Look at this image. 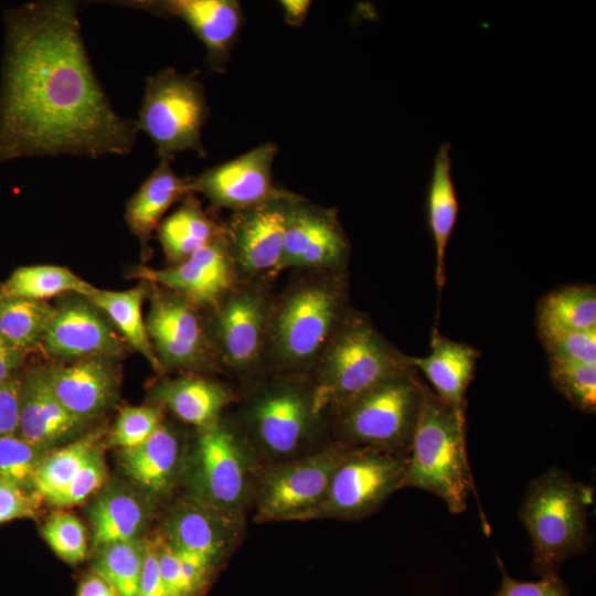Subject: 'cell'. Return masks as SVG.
<instances>
[{"instance_id": "obj_43", "label": "cell", "mask_w": 596, "mask_h": 596, "mask_svg": "<svg viewBox=\"0 0 596 596\" xmlns=\"http://www.w3.org/2000/svg\"><path fill=\"white\" fill-rule=\"evenodd\" d=\"M502 581L499 590L492 596H570L567 585L558 575L541 577L536 582L518 581L511 577L502 561L496 556Z\"/></svg>"}, {"instance_id": "obj_35", "label": "cell", "mask_w": 596, "mask_h": 596, "mask_svg": "<svg viewBox=\"0 0 596 596\" xmlns=\"http://www.w3.org/2000/svg\"><path fill=\"white\" fill-rule=\"evenodd\" d=\"M97 552L93 572L110 583L118 596H138L145 541L136 539L116 542Z\"/></svg>"}, {"instance_id": "obj_28", "label": "cell", "mask_w": 596, "mask_h": 596, "mask_svg": "<svg viewBox=\"0 0 596 596\" xmlns=\"http://www.w3.org/2000/svg\"><path fill=\"white\" fill-rule=\"evenodd\" d=\"M148 514L146 504L134 492L119 487L108 488L88 509L94 550L139 539Z\"/></svg>"}, {"instance_id": "obj_21", "label": "cell", "mask_w": 596, "mask_h": 596, "mask_svg": "<svg viewBox=\"0 0 596 596\" xmlns=\"http://www.w3.org/2000/svg\"><path fill=\"white\" fill-rule=\"evenodd\" d=\"M45 373L61 404L83 423L103 414L117 396L119 375L111 359H83L45 368Z\"/></svg>"}, {"instance_id": "obj_8", "label": "cell", "mask_w": 596, "mask_h": 596, "mask_svg": "<svg viewBox=\"0 0 596 596\" xmlns=\"http://www.w3.org/2000/svg\"><path fill=\"white\" fill-rule=\"evenodd\" d=\"M242 416L255 444L275 457L297 454L315 436L321 417L315 407L312 382L292 373H280L260 384Z\"/></svg>"}, {"instance_id": "obj_34", "label": "cell", "mask_w": 596, "mask_h": 596, "mask_svg": "<svg viewBox=\"0 0 596 596\" xmlns=\"http://www.w3.org/2000/svg\"><path fill=\"white\" fill-rule=\"evenodd\" d=\"M102 434L103 430L86 434L57 450L45 454L35 472L34 491L46 500L62 490L98 446Z\"/></svg>"}, {"instance_id": "obj_6", "label": "cell", "mask_w": 596, "mask_h": 596, "mask_svg": "<svg viewBox=\"0 0 596 596\" xmlns=\"http://www.w3.org/2000/svg\"><path fill=\"white\" fill-rule=\"evenodd\" d=\"M426 391L413 369L334 409L341 443L408 455Z\"/></svg>"}, {"instance_id": "obj_48", "label": "cell", "mask_w": 596, "mask_h": 596, "mask_svg": "<svg viewBox=\"0 0 596 596\" xmlns=\"http://www.w3.org/2000/svg\"><path fill=\"white\" fill-rule=\"evenodd\" d=\"M75 596H118V593L105 578L92 572L81 579Z\"/></svg>"}, {"instance_id": "obj_16", "label": "cell", "mask_w": 596, "mask_h": 596, "mask_svg": "<svg viewBox=\"0 0 596 596\" xmlns=\"http://www.w3.org/2000/svg\"><path fill=\"white\" fill-rule=\"evenodd\" d=\"M109 4L141 10L184 22L206 50V65L224 74L244 24V11L235 0H121Z\"/></svg>"}, {"instance_id": "obj_49", "label": "cell", "mask_w": 596, "mask_h": 596, "mask_svg": "<svg viewBox=\"0 0 596 596\" xmlns=\"http://www.w3.org/2000/svg\"><path fill=\"white\" fill-rule=\"evenodd\" d=\"M279 4L284 12L285 21L292 26H300L307 19L311 1L308 0H281Z\"/></svg>"}, {"instance_id": "obj_30", "label": "cell", "mask_w": 596, "mask_h": 596, "mask_svg": "<svg viewBox=\"0 0 596 596\" xmlns=\"http://www.w3.org/2000/svg\"><path fill=\"white\" fill-rule=\"evenodd\" d=\"M148 284L141 283L127 290H100L95 288L85 297L95 308L106 313L120 337L139 352L157 372H163L149 340L142 304L148 295Z\"/></svg>"}, {"instance_id": "obj_5", "label": "cell", "mask_w": 596, "mask_h": 596, "mask_svg": "<svg viewBox=\"0 0 596 596\" xmlns=\"http://www.w3.org/2000/svg\"><path fill=\"white\" fill-rule=\"evenodd\" d=\"M428 491L462 513L475 483L466 449V419L427 387L412 438L403 488Z\"/></svg>"}, {"instance_id": "obj_24", "label": "cell", "mask_w": 596, "mask_h": 596, "mask_svg": "<svg viewBox=\"0 0 596 596\" xmlns=\"http://www.w3.org/2000/svg\"><path fill=\"white\" fill-rule=\"evenodd\" d=\"M152 398L157 405L168 408L182 422L201 428L219 421L235 395L220 382L183 376L159 383L153 389Z\"/></svg>"}, {"instance_id": "obj_46", "label": "cell", "mask_w": 596, "mask_h": 596, "mask_svg": "<svg viewBox=\"0 0 596 596\" xmlns=\"http://www.w3.org/2000/svg\"><path fill=\"white\" fill-rule=\"evenodd\" d=\"M138 596H167L160 573L156 539L145 541Z\"/></svg>"}, {"instance_id": "obj_11", "label": "cell", "mask_w": 596, "mask_h": 596, "mask_svg": "<svg viewBox=\"0 0 596 596\" xmlns=\"http://www.w3.org/2000/svg\"><path fill=\"white\" fill-rule=\"evenodd\" d=\"M408 455L369 447H348L334 470L323 517L364 518L403 488Z\"/></svg>"}, {"instance_id": "obj_17", "label": "cell", "mask_w": 596, "mask_h": 596, "mask_svg": "<svg viewBox=\"0 0 596 596\" xmlns=\"http://www.w3.org/2000/svg\"><path fill=\"white\" fill-rule=\"evenodd\" d=\"M350 244L334 209L296 195L289 203L280 270L343 269Z\"/></svg>"}, {"instance_id": "obj_10", "label": "cell", "mask_w": 596, "mask_h": 596, "mask_svg": "<svg viewBox=\"0 0 596 596\" xmlns=\"http://www.w3.org/2000/svg\"><path fill=\"white\" fill-rule=\"evenodd\" d=\"M347 449L339 443L262 473L256 519L266 522L322 518L332 475Z\"/></svg>"}, {"instance_id": "obj_37", "label": "cell", "mask_w": 596, "mask_h": 596, "mask_svg": "<svg viewBox=\"0 0 596 596\" xmlns=\"http://www.w3.org/2000/svg\"><path fill=\"white\" fill-rule=\"evenodd\" d=\"M41 534L53 552L71 565L78 564L87 555L86 528L71 513H53L42 525Z\"/></svg>"}, {"instance_id": "obj_31", "label": "cell", "mask_w": 596, "mask_h": 596, "mask_svg": "<svg viewBox=\"0 0 596 596\" xmlns=\"http://www.w3.org/2000/svg\"><path fill=\"white\" fill-rule=\"evenodd\" d=\"M539 333L596 330V291L590 285L555 289L538 305Z\"/></svg>"}, {"instance_id": "obj_14", "label": "cell", "mask_w": 596, "mask_h": 596, "mask_svg": "<svg viewBox=\"0 0 596 596\" xmlns=\"http://www.w3.org/2000/svg\"><path fill=\"white\" fill-rule=\"evenodd\" d=\"M278 148L264 142L252 150L188 178L190 193H201L214 207L233 212L291 196L273 181V163Z\"/></svg>"}, {"instance_id": "obj_25", "label": "cell", "mask_w": 596, "mask_h": 596, "mask_svg": "<svg viewBox=\"0 0 596 596\" xmlns=\"http://www.w3.org/2000/svg\"><path fill=\"white\" fill-rule=\"evenodd\" d=\"M451 143L443 142L434 157L428 181L425 207L436 255L435 280L439 290L444 288L445 253L457 223L459 202L451 174Z\"/></svg>"}, {"instance_id": "obj_23", "label": "cell", "mask_w": 596, "mask_h": 596, "mask_svg": "<svg viewBox=\"0 0 596 596\" xmlns=\"http://www.w3.org/2000/svg\"><path fill=\"white\" fill-rule=\"evenodd\" d=\"M408 364L421 371L435 394L457 414L465 416V395L472 379L479 351L434 331L430 352L425 356H406Z\"/></svg>"}, {"instance_id": "obj_27", "label": "cell", "mask_w": 596, "mask_h": 596, "mask_svg": "<svg viewBox=\"0 0 596 596\" xmlns=\"http://www.w3.org/2000/svg\"><path fill=\"white\" fill-rule=\"evenodd\" d=\"M189 193L187 179L180 178L170 162L160 160L128 200L125 220L143 252H147L149 240L167 210Z\"/></svg>"}, {"instance_id": "obj_7", "label": "cell", "mask_w": 596, "mask_h": 596, "mask_svg": "<svg viewBox=\"0 0 596 596\" xmlns=\"http://www.w3.org/2000/svg\"><path fill=\"white\" fill-rule=\"evenodd\" d=\"M207 118L204 86L195 74L167 67L147 77L136 124L152 140L160 160L171 162L183 151L206 158L201 137Z\"/></svg>"}, {"instance_id": "obj_40", "label": "cell", "mask_w": 596, "mask_h": 596, "mask_svg": "<svg viewBox=\"0 0 596 596\" xmlns=\"http://www.w3.org/2000/svg\"><path fill=\"white\" fill-rule=\"evenodd\" d=\"M107 477L102 450L96 446L74 478L58 492L46 499L57 508H68L85 501L98 491Z\"/></svg>"}, {"instance_id": "obj_20", "label": "cell", "mask_w": 596, "mask_h": 596, "mask_svg": "<svg viewBox=\"0 0 596 596\" xmlns=\"http://www.w3.org/2000/svg\"><path fill=\"white\" fill-rule=\"evenodd\" d=\"M242 532L241 512L214 509L188 498L170 510L161 536L174 550L202 555L219 566Z\"/></svg>"}, {"instance_id": "obj_32", "label": "cell", "mask_w": 596, "mask_h": 596, "mask_svg": "<svg viewBox=\"0 0 596 596\" xmlns=\"http://www.w3.org/2000/svg\"><path fill=\"white\" fill-rule=\"evenodd\" d=\"M94 289L66 267L34 265L15 269L0 287V295L45 301L65 292L87 297Z\"/></svg>"}, {"instance_id": "obj_4", "label": "cell", "mask_w": 596, "mask_h": 596, "mask_svg": "<svg viewBox=\"0 0 596 596\" xmlns=\"http://www.w3.org/2000/svg\"><path fill=\"white\" fill-rule=\"evenodd\" d=\"M371 320L349 310L319 356L312 382L316 411L337 409L413 368Z\"/></svg>"}, {"instance_id": "obj_44", "label": "cell", "mask_w": 596, "mask_h": 596, "mask_svg": "<svg viewBox=\"0 0 596 596\" xmlns=\"http://www.w3.org/2000/svg\"><path fill=\"white\" fill-rule=\"evenodd\" d=\"M22 382L14 374L0 383V437L18 432Z\"/></svg>"}, {"instance_id": "obj_42", "label": "cell", "mask_w": 596, "mask_h": 596, "mask_svg": "<svg viewBox=\"0 0 596 596\" xmlns=\"http://www.w3.org/2000/svg\"><path fill=\"white\" fill-rule=\"evenodd\" d=\"M41 500L35 491L0 479V524L18 519H35Z\"/></svg>"}, {"instance_id": "obj_22", "label": "cell", "mask_w": 596, "mask_h": 596, "mask_svg": "<svg viewBox=\"0 0 596 596\" xmlns=\"http://www.w3.org/2000/svg\"><path fill=\"white\" fill-rule=\"evenodd\" d=\"M83 425L57 400L45 369L31 371L23 377L17 434L24 440L46 451L72 437Z\"/></svg>"}, {"instance_id": "obj_26", "label": "cell", "mask_w": 596, "mask_h": 596, "mask_svg": "<svg viewBox=\"0 0 596 596\" xmlns=\"http://www.w3.org/2000/svg\"><path fill=\"white\" fill-rule=\"evenodd\" d=\"M125 473L145 491L167 493L179 472L180 444L174 432L163 423L142 444L120 450Z\"/></svg>"}, {"instance_id": "obj_9", "label": "cell", "mask_w": 596, "mask_h": 596, "mask_svg": "<svg viewBox=\"0 0 596 596\" xmlns=\"http://www.w3.org/2000/svg\"><path fill=\"white\" fill-rule=\"evenodd\" d=\"M253 466L245 439L222 418L198 428L184 472L188 498L214 509L242 512Z\"/></svg>"}, {"instance_id": "obj_36", "label": "cell", "mask_w": 596, "mask_h": 596, "mask_svg": "<svg viewBox=\"0 0 596 596\" xmlns=\"http://www.w3.org/2000/svg\"><path fill=\"white\" fill-rule=\"evenodd\" d=\"M555 389L585 413L596 411V365L549 359Z\"/></svg>"}, {"instance_id": "obj_3", "label": "cell", "mask_w": 596, "mask_h": 596, "mask_svg": "<svg viewBox=\"0 0 596 596\" xmlns=\"http://www.w3.org/2000/svg\"><path fill=\"white\" fill-rule=\"evenodd\" d=\"M594 494L593 487L557 467L529 483L519 515L531 539L532 568L541 577L556 576L565 561L592 545L588 510Z\"/></svg>"}, {"instance_id": "obj_19", "label": "cell", "mask_w": 596, "mask_h": 596, "mask_svg": "<svg viewBox=\"0 0 596 596\" xmlns=\"http://www.w3.org/2000/svg\"><path fill=\"white\" fill-rule=\"evenodd\" d=\"M42 344L47 354L60 360H114L125 350L124 339L97 308L82 299H67L55 307Z\"/></svg>"}, {"instance_id": "obj_1", "label": "cell", "mask_w": 596, "mask_h": 596, "mask_svg": "<svg viewBox=\"0 0 596 596\" xmlns=\"http://www.w3.org/2000/svg\"><path fill=\"white\" fill-rule=\"evenodd\" d=\"M0 83V162L44 156L128 155L139 132L117 114L91 63L78 3L7 9Z\"/></svg>"}, {"instance_id": "obj_29", "label": "cell", "mask_w": 596, "mask_h": 596, "mask_svg": "<svg viewBox=\"0 0 596 596\" xmlns=\"http://www.w3.org/2000/svg\"><path fill=\"white\" fill-rule=\"evenodd\" d=\"M157 228L163 253L172 265L182 263L224 231L203 211L193 193L187 194Z\"/></svg>"}, {"instance_id": "obj_38", "label": "cell", "mask_w": 596, "mask_h": 596, "mask_svg": "<svg viewBox=\"0 0 596 596\" xmlns=\"http://www.w3.org/2000/svg\"><path fill=\"white\" fill-rule=\"evenodd\" d=\"M46 451L29 444L21 436L9 434L0 437V479L34 491L36 469Z\"/></svg>"}, {"instance_id": "obj_13", "label": "cell", "mask_w": 596, "mask_h": 596, "mask_svg": "<svg viewBox=\"0 0 596 596\" xmlns=\"http://www.w3.org/2000/svg\"><path fill=\"white\" fill-rule=\"evenodd\" d=\"M150 284V308L145 321L163 372L202 368L211 360L212 347L196 305L179 294Z\"/></svg>"}, {"instance_id": "obj_41", "label": "cell", "mask_w": 596, "mask_h": 596, "mask_svg": "<svg viewBox=\"0 0 596 596\" xmlns=\"http://www.w3.org/2000/svg\"><path fill=\"white\" fill-rule=\"evenodd\" d=\"M549 359L596 365V330L539 333Z\"/></svg>"}, {"instance_id": "obj_18", "label": "cell", "mask_w": 596, "mask_h": 596, "mask_svg": "<svg viewBox=\"0 0 596 596\" xmlns=\"http://www.w3.org/2000/svg\"><path fill=\"white\" fill-rule=\"evenodd\" d=\"M135 273L196 306L212 308L240 281L224 231L180 264L163 269L141 267Z\"/></svg>"}, {"instance_id": "obj_15", "label": "cell", "mask_w": 596, "mask_h": 596, "mask_svg": "<svg viewBox=\"0 0 596 596\" xmlns=\"http://www.w3.org/2000/svg\"><path fill=\"white\" fill-rule=\"evenodd\" d=\"M296 195L233 212L223 225L240 281L280 270L288 206Z\"/></svg>"}, {"instance_id": "obj_45", "label": "cell", "mask_w": 596, "mask_h": 596, "mask_svg": "<svg viewBox=\"0 0 596 596\" xmlns=\"http://www.w3.org/2000/svg\"><path fill=\"white\" fill-rule=\"evenodd\" d=\"M160 573L167 596H187L180 560L175 550L162 536L156 539Z\"/></svg>"}, {"instance_id": "obj_33", "label": "cell", "mask_w": 596, "mask_h": 596, "mask_svg": "<svg viewBox=\"0 0 596 596\" xmlns=\"http://www.w3.org/2000/svg\"><path fill=\"white\" fill-rule=\"evenodd\" d=\"M55 307L44 300L0 295V334L28 352L42 343Z\"/></svg>"}, {"instance_id": "obj_2", "label": "cell", "mask_w": 596, "mask_h": 596, "mask_svg": "<svg viewBox=\"0 0 596 596\" xmlns=\"http://www.w3.org/2000/svg\"><path fill=\"white\" fill-rule=\"evenodd\" d=\"M273 300L264 360L280 373L313 369L347 316L343 269H309Z\"/></svg>"}, {"instance_id": "obj_39", "label": "cell", "mask_w": 596, "mask_h": 596, "mask_svg": "<svg viewBox=\"0 0 596 596\" xmlns=\"http://www.w3.org/2000/svg\"><path fill=\"white\" fill-rule=\"evenodd\" d=\"M162 418V407L157 404L124 407L110 433L109 444L120 449L138 446L159 428Z\"/></svg>"}, {"instance_id": "obj_47", "label": "cell", "mask_w": 596, "mask_h": 596, "mask_svg": "<svg viewBox=\"0 0 596 596\" xmlns=\"http://www.w3.org/2000/svg\"><path fill=\"white\" fill-rule=\"evenodd\" d=\"M25 353L0 334V383L14 375Z\"/></svg>"}, {"instance_id": "obj_12", "label": "cell", "mask_w": 596, "mask_h": 596, "mask_svg": "<svg viewBox=\"0 0 596 596\" xmlns=\"http://www.w3.org/2000/svg\"><path fill=\"white\" fill-rule=\"evenodd\" d=\"M273 299L258 281H238L214 308V344L221 359L240 374L263 361Z\"/></svg>"}]
</instances>
